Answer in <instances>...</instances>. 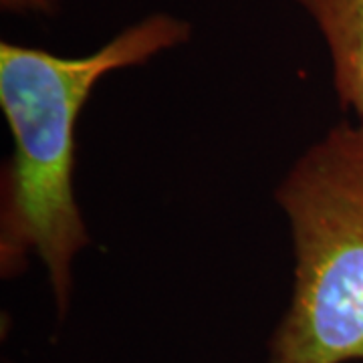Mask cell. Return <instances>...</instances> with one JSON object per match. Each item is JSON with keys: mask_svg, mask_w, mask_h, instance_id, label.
Returning <instances> with one entry per match:
<instances>
[{"mask_svg": "<svg viewBox=\"0 0 363 363\" xmlns=\"http://www.w3.org/2000/svg\"><path fill=\"white\" fill-rule=\"evenodd\" d=\"M289 218L295 283L271 363L363 359V128L339 123L277 190Z\"/></svg>", "mask_w": 363, "mask_h": 363, "instance_id": "obj_2", "label": "cell"}, {"mask_svg": "<svg viewBox=\"0 0 363 363\" xmlns=\"http://www.w3.org/2000/svg\"><path fill=\"white\" fill-rule=\"evenodd\" d=\"M323 37L339 101L363 128V0H297Z\"/></svg>", "mask_w": 363, "mask_h": 363, "instance_id": "obj_3", "label": "cell"}, {"mask_svg": "<svg viewBox=\"0 0 363 363\" xmlns=\"http://www.w3.org/2000/svg\"><path fill=\"white\" fill-rule=\"evenodd\" d=\"M190 39V25L156 13L83 57L0 45V107L13 135L2 176L0 271L14 277L39 259L65 313L73 267L91 236L75 196V128L95 85Z\"/></svg>", "mask_w": 363, "mask_h": 363, "instance_id": "obj_1", "label": "cell"}, {"mask_svg": "<svg viewBox=\"0 0 363 363\" xmlns=\"http://www.w3.org/2000/svg\"><path fill=\"white\" fill-rule=\"evenodd\" d=\"M2 9L9 13H40L51 14L59 0H0Z\"/></svg>", "mask_w": 363, "mask_h": 363, "instance_id": "obj_4", "label": "cell"}]
</instances>
